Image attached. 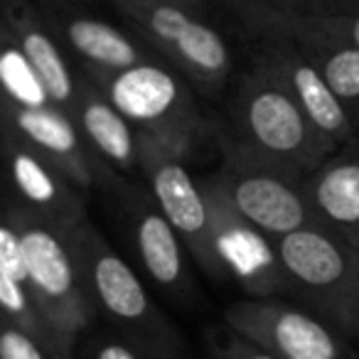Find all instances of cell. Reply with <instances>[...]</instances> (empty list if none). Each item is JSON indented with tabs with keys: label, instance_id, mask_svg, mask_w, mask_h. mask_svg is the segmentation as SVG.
<instances>
[{
	"label": "cell",
	"instance_id": "obj_1",
	"mask_svg": "<svg viewBox=\"0 0 359 359\" xmlns=\"http://www.w3.org/2000/svg\"><path fill=\"white\" fill-rule=\"evenodd\" d=\"M229 116V133H222L219 138L222 148L300 180L337 153L310 123L288 89L256 60L241 76Z\"/></svg>",
	"mask_w": 359,
	"mask_h": 359
},
{
	"label": "cell",
	"instance_id": "obj_2",
	"mask_svg": "<svg viewBox=\"0 0 359 359\" xmlns=\"http://www.w3.org/2000/svg\"><path fill=\"white\" fill-rule=\"evenodd\" d=\"M6 215L20 231L27 288L62 352L72 357L76 339L99 313L72 251L69 229L32 215L13 200L8 202Z\"/></svg>",
	"mask_w": 359,
	"mask_h": 359
},
{
	"label": "cell",
	"instance_id": "obj_3",
	"mask_svg": "<svg viewBox=\"0 0 359 359\" xmlns=\"http://www.w3.org/2000/svg\"><path fill=\"white\" fill-rule=\"evenodd\" d=\"M72 251L84 283L101 313L118 334L153 349L163 359H180V339L163 318L133 269L109 246L89 219L69 229Z\"/></svg>",
	"mask_w": 359,
	"mask_h": 359
},
{
	"label": "cell",
	"instance_id": "obj_4",
	"mask_svg": "<svg viewBox=\"0 0 359 359\" xmlns=\"http://www.w3.org/2000/svg\"><path fill=\"white\" fill-rule=\"evenodd\" d=\"M133 35L205 94L224 89L234 57L215 25L168 0H116Z\"/></svg>",
	"mask_w": 359,
	"mask_h": 359
},
{
	"label": "cell",
	"instance_id": "obj_5",
	"mask_svg": "<svg viewBox=\"0 0 359 359\" xmlns=\"http://www.w3.org/2000/svg\"><path fill=\"white\" fill-rule=\"evenodd\" d=\"M94 81L138 135L177 145L187 153L205 135L207 121L192 96V84L168 62H143L116 74L96 76Z\"/></svg>",
	"mask_w": 359,
	"mask_h": 359
},
{
	"label": "cell",
	"instance_id": "obj_6",
	"mask_svg": "<svg viewBox=\"0 0 359 359\" xmlns=\"http://www.w3.org/2000/svg\"><path fill=\"white\" fill-rule=\"evenodd\" d=\"M187 150L163 140L140 135L138 170L148 182L150 197L160 207L175 231L180 234L187 254L212 278H222L212 241V210L202 180L187 170Z\"/></svg>",
	"mask_w": 359,
	"mask_h": 359
},
{
	"label": "cell",
	"instance_id": "obj_7",
	"mask_svg": "<svg viewBox=\"0 0 359 359\" xmlns=\"http://www.w3.org/2000/svg\"><path fill=\"white\" fill-rule=\"evenodd\" d=\"M224 160L212 180L224 197L266 236L280 239L293 231L320 226L305 195L303 180L271 165L254 163L229 148H222Z\"/></svg>",
	"mask_w": 359,
	"mask_h": 359
},
{
	"label": "cell",
	"instance_id": "obj_8",
	"mask_svg": "<svg viewBox=\"0 0 359 359\" xmlns=\"http://www.w3.org/2000/svg\"><path fill=\"white\" fill-rule=\"evenodd\" d=\"M290 293L339 330L359 271V249L325 226H308L276 239Z\"/></svg>",
	"mask_w": 359,
	"mask_h": 359
},
{
	"label": "cell",
	"instance_id": "obj_9",
	"mask_svg": "<svg viewBox=\"0 0 359 359\" xmlns=\"http://www.w3.org/2000/svg\"><path fill=\"white\" fill-rule=\"evenodd\" d=\"M202 185L212 210V241L222 278L236 280L249 298H278L290 293V280L276 241L236 212L215 180H202Z\"/></svg>",
	"mask_w": 359,
	"mask_h": 359
},
{
	"label": "cell",
	"instance_id": "obj_10",
	"mask_svg": "<svg viewBox=\"0 0 359 359\" xmlns=\"http://www.w3.org/2000/svg\"><path fill=\"white\" fill-rule=\"evenodd\" d=\"M224 323L280 359H352L332 323L276 298L236 300L224 310Z\"/></svg>",
	"mask_w": 359,
	"mask_h": 359
},
{
	"label": "cell",
	"instance_id": "obj_11",
	"mask_svg": "<svg viewBox=\"0 0 359 359\" xmlns=\"http://www.w3.org/2000/svg\"><path fill=\"white\" fill-rule=\"evenodd\" d=\"M3 128L20 135L37 153L65 170L81 190L116 182V170L96 155L74 116L57 106L20 109L3 101Z\"/></svg>",
	"mask_w": 359,
	"mask_h": 359
},
{
	"label": "cell",
	"instance_id": "obj_12",
	"mask_svg": "<svg viewBox=\"0 0 359 359\" xmlns=\"http://www.w3.org/2000/svg\"><path fill=\"white\" fill-rule=\"evenodd\" d=\"M256 62H261L288 89V94L298 101L310 123L334 148L339 150L357 143L359 130L354 118L293 37L280 35L264 40V50L256 57Z\"/></svg>",
	"mask_w": 359,
	"mask_h": 359
},
{
	"label": "cell",
	"instance_id": "obj_13",
	"mask_svg": "<svg viewBox=\"0 0 359 359\" xmlns=\"http://www.w3.org/2000/svg\"><path fill=\"white\" fill-rule=\"evenodd\" d=\"M3 138L11 187L15 192L13 202L62 229L81 224L86 219V200L81 195L84 190L20 135L3 128Z\"/></svg>",
	"mask_w": 359,
	"mask_h": 359
},
{
	"label": "cell",
	"instance_id": "obj_14",
	"mask_svg": "<svg viewBox=\"0 0 359 359\" xmlns=\"http://www.w3.org/2000/svg\"><path fill=\"white\" fill-rule=\"evenodd\" d=\"M3 32H8L25 52L30 65L40 74L52 104L74 116L81 76H76L72 69L69 52L65 50L50 20L32 11L25 0H6Z\"/></svg>",
	"mask_w": 359,
	"mask_h": 359
},
{
	"label": "cell",
	"instance_id": "obj_15",
	"mask_svg": "<svg viewBox=\"0 0 359 359\" xmlns=\"http://www.w3.org/2000/svg\"><path fill=\"white\" fill-rule=\"evenodd\" d=\"M60 35L65 50L81 62L86 76L116 74L143 62L160 60L138 35H128L121 27L89 15H47Z\"/></svg>",
	"mask_w": 359,
	"mask_h": 359
},
{
	"label": "cell",
	"instance_id": "obj_16",
	"mask_svg": "<svg viewBox=\"0 0 359 359\" xmlns=\"http://www.w3.org/2000/svg\"><path fill=\"white\" fill-rule=\"evenodd\" d=\"M320 226L359 249V145L339 148L303 180Z\"/></svg>",
	"mask_w": 359,
	"mask_h": 359
},
{
	"label": "cell",
	"instance_id": "obj_17",
	"mask_svg": "<svg viewBox=\"0 0 359 359\" xmlns=\"http://www.w3.org/2000/svg\"><path fill=\"white\" fill-rule=\"evenodd\" d=\"M128 222L135 254L148 278L172 295L185 293L190 288V271L185 259L187 246L182 244L180 234L160 212L153 197L150 202L140 195L130 197Z\"/></svg>",
	"mask_w": 359,
	"mask_h": 359
},
{
	"label": "cell",
	"instance_id": "obj_18",
	"mask_svg": "<svg viewBox=\"0 0 359 359\" xmlns=\"http://www.w3.org/2000/svg\"><path fill=\"white\" fill-rule=\"evenodd\" d=\"M74 118L84 138L116 172H133L140 158V135L114 106L106 91L89 76H81Z\"/></svg>",
	"mask_w": 359,
	"mask_h": 359
},
{
	"label": "cell",
	"instance_id": "obj_19",
	"mask_svg": "<svg viewBox=\"0 0 359 359\" xmlns=\"http://www.w3.org/2000/svg\"><path fill=\"white\" fill-rule=\"evenodd\" d=\"M288 37L298 42L305 57L318 67L323 79L349 111L354 123H359V47L337 40L332 35H325L303 20L290 27Z\"/></svg>",
	"mask_w": 359,
	"mask_h": 359
},
{
	"label": "cell",
	"instance_id": "obj_20",
	"mask_svg": "<svg viewBox=\"0 0 359 359\" xmlns=\"http://www.w3.org/2000/svg\"><path fill=\"white\" fill-rule=\"evenodd\" d=\"M3 37V52H0V86H3V101L15 104L20 109H42L55 106L42 84L37 69L30 65L25 52L18 47L8 32H0Z\"/></svg>",
	"mask_w": 359,
	"mask_h": 359
},
{
	"label": "cell",
	"instance_id": "obj_21",
	"mask_svg": "<svg viewBox=\"0 0 359 359\" xmlns=\"http://www.w3.org/2000/svg\"><path fill=\"white\" fill-rule=\"evenodd\" d=\"M0 310H3V320L27 330V332L37 334L40 339L50 342L62 357H69V354L62 352L60 342L55 339L52 330L47 327L45 318H42V313H40V308H37L27 283L15 278V276L6 273V271H0ZM72 357H74V354H72Z\"/></svg>",
	"mask_w": 359,
	"mask_h": 359
},
{
	"label": "cell",
	"instance_id": "obj_22",
	"mask_svg": "<svg viewBox=\"0 0 359 359\" xmlns=\"http://www.w3.org/2000/svg\"><path fill=\"white\" fill-rule=\"evenodd\" d=\"M0 359H67L37 334L3 320L0 327Z\"/></svg>",
	"mask_w": 359,
	"mask_h": 359
},
{
	"label": "cell",
	"instance_id": "obj_23",
	"mask_svg": "<svg viewBox=\"0 0 359 359\" xmlns=\"http://www.w3.org/2000/svg\"><path fill=\"white\" fill-rule=\"evenodd\" d=\"M210 349L215 359H280L271 354L269 349L259 347L251 339L241 337L231 327L219 330V332L210 334Z\"/></svg>",
	"mask_w": 359,
	"mask_h": 359
},
{
	"label": "cell",
	"instance_id": "obj_24",
	"mask_svg": "<svg viewBox=\"0 0 359 359\" xmlns=\"http://www.w3.org/2000/svg\"><path fill=\"white\" fill-rule=\"evenodd\" d=\"M86 359H163L153 349L123 337V334H109V337H96L89 347Z\"/></svg>",
	"mask_w": 359,
	"mask_h": 359
},
{
	"label": "cell",
	"instance_id": "obj_25",
	"mask_svg": "<svg viewBox=\"0 0 359 359\" xmlns=\"http://www.w3.org/2000/svg\"><path fill=\"white\" fill-rule=\"evenodd\" d=\"M303 22L313 25L315 30L332 35L337 40H344L349 45L359 47V11L357 13H339V15H305L300 18Z\"/></svg>",
	"mask_w": 359,
	"mask_h": 359
},
{
	"label": "cell",
	"instance_id": "obj_26",
	"mask_svg": "<svg viewBox=\"0 0 359 359\" xmlns=\"http://www.w3.org/2000/svg\"><path fill=\"white\" fill-rule=\"evenodd\" d=\"M339 332L359 337V271H357V278H354L352 290H349V300H347V308H344V318H342V325H339Z\"/></svg>",
	"mask_w": 359,
	"mask_h": 359
},
{
	"label": "cell",
	"instance_id": "obj_27",
	"mask_svg": "<svg viewBox=\"0 0 359 359\" xmlns=\"http://www.w3.org/2000/svg\"><path fill=\"white\" fill-rule=\"evenodd\" d=\"M226 6L234 11V15L239 18V20H244V3H241V0H226Z\"/></svg>",
	"mask_w": 359,
	"mask_h": 359
},
{
	"label": "cell",
	"instance_id": "obj_28",
	"mask_svg": "<svg viewBox=\"0 0 359 359\" xmlns=\"http://www.w3.org/2000/svg\"><path fill=\"white\" fill-rule=\"evenodd\" d=\"M168 3H177V6H185V8H190V11H197V8H202L205 0H168Z\"/></svg>",
	"mask_w": 359,
	"mask_h": 359
},
{
	"label": "cell",
	"instance_id": "obj_29",
	"mask_svg": "<svg viewBox=\"0 0 359 359\" xmlns=\"http://www.w3.org/2000/svg\"><path fill=\"white\" fill-rule=\"evenodd\" d=\"M67 359H74V357H67Z\"/></svg>",
	"mask_w": 359,
	"mask_h": 359
},
{
	"label": "cell",
	"instance_id": "obj_30",
	"mask_svg": "<svg viewBox=\"0 0 359 359\" xmlns=\"http://www.w3.org/2000/svg\"><path fill=\"white\" fill-rule=\"evenodd\" d=\"M357 128H359V123H357Z\"/></svg>",
	"mask_w": 359,
	"mask_h": 359
}]
</instances>
